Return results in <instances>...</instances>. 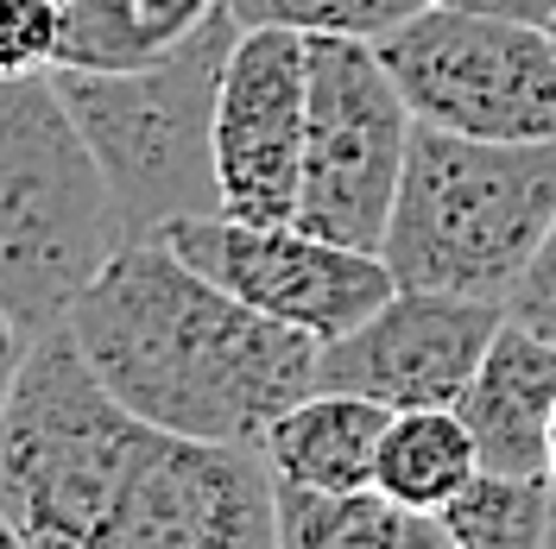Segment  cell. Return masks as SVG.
Returning a JSON list of instances; mask_svg holds the SVG:
<instances>
[{
  "mask_svg": "<svg viewBox=\"0 0 556 549\" xmlns=\"http://www.w3.org/2000/svg\"><path fill=\"white\" fill-rule=\"evenodd\" d=\"M64 329L102 385L152 430L253 443L316 385L323 342L197 272L165 234H134L96 284L70 304Z\"/></svg>",
  "mask_w": 556,
  "mask_h": 549,
  "instance_id": "1",
  "label": "cell"
},
{
  "mask_svg": "<svg viewBox=\"0 0 556 549\" xmlns=\"http://www.w3.org/2000/svg\"><path fill=\"white\" fill-rule=\"evenodd\" d=\"M556 221V139H475L412 127L380 259L412 291L513 304Z\"/></svg>",
  "mask_w": 556,
  "mask_h": 549,
  "instance_id": "2",
  "label": "cell"
},
{
  "mask_svg": "<svg viewBox=\"0 0 556 549\" xmlns=\"http://www.w3.org/2000/svg\"><path fill=\"white\" fill-rule=\"evenodd\" d=\"M159 430L134 417L64 322L38 329L0 411V512L26 549H108Z\"/></svg>",
  "mask_w": 556,
  "mask_h": 549,
  "instance_id": "3",
  "label": "cell"
},
{
  "mask_svg": "<svg viewBox=\"0 0 556 549\" xmlns=\"http://www.w3.org/2000/svg\"><path fill=\"white\" fill-rule=\"evenodd\" d=\"M235 38H241V20L222 0L203 26H190L172 51H159L146 64L51 69L58 95L76 114L89 152L102 158L108 190L134 234H159L184 215L222 208L215 102H222V69H228Z\"/></svg>",
  "mask_w": 556,
  "mask_h": 549,
  "instance_id": "4",
  "label": "cell"
},
{
  "mask_svg": "<svg viewBox=\"0 0 556 549\" xmlns=\"http://www.w3.org/2000/svg\"><path fill=\"white\" fill-rule=\"evenodd\" d=\"M127 241L134 228L58 76H0V309L33 335L58 329Z\"/></svg>",
  "mask_w": 556,
  "mask_h": 549,
  "instance_id": "5",
  "label": "cell"
},
{
  "mask_svg": "<svg viewBox=\"0 0 556 549\" xmlns=\"http://www.w3.org/2000/svg\"><path fill=\"white\" fill-rule=\"evenodd\" d=\"M374 44L417 120L475 139H556L551 26L424 0Z\"/></svg>",
  "mask_w": 556,
  "mask_h": 549,
  "instance_id": "6",
  "label": "cell"
},
{
  "mask_svg": "<svg viewBox=\"0 0 556 549\" xmlns=\"http://www.w3.org/2000/svg\"><path fill=\"white\" fill-rule=\"evenodd\" d=\"M417 114L399 95L374 38H311V127H304V183L298 221L329 241L380 253L392 196L405 177Z\"/></svg>",
  "mask_w": 556,
  "mask_h": 549,
  "instance_id": "7",
  "label": "cell"
},
{
  "mask_svg": "<svg viewBox=\"0 0 556 549\" xmlns=\"http://www.w3.org/2000/svg\"><path fill=\"white\" fill-rule=\"evenodd\" d=\"M159 234L222 291H235L241 304H253L260 316H273L311 342L348 335L399 291L380 253L329 241L304 221H247V215L215 208V215H184Z\"/></svg>",
  "mask_w": 556,
  "mask_h": 549,
  "instance_id": "8",
  "label": "cell"
},
{
  "mask_svg": "<svg viewBox=\"0 0 556 549\" xmlns=\"http://www.w3.org/2000/svg\"><path fill=\"white\" fill-rule=\"evenodd\" d=\"M304 127H311V38L291 26H241L215 102V177L228 215L298 221Z\"/></svg>",
  "mask_w": 556,
  "mask_h": 549,
  "instance_id": "9",
  "label": "cell"
},
{
  "mask_svg": "<svg viewBox=\"0 0 556 549\" xmlns=\"http://www.w3.org/2000/svg\"><path fill=\"white\" fill-rule=\"evenodd\" d=\"M500 322H506V304L399 284L367 322L323 342L316 385L361 392L386 411H437L468 392Z\"/></svg>",
  "mask_w": 556,
  "mask_h": 549,
  "instance_id": "10",
  "label": "cell"
},
{
  "mask_svg": "<svg viewBox=\"0 0 556 549\" xmlns=\"http://www.w3.org/2000/svg\"><path fill=\"white\" fill-rule=\"evenodd\" d=\"M108 549H278L273 468L253 443L159 430Z\"/></svg>",
  "mask_w": 556,
  "mask_h": 549,
  "instance_id": "11",
  "label": "cell"
},
{
  "mask_svg": "<svg viewBox=\"0 0 556 549\" xmlns=\"http://www.w3.org/2000/svg\"><path fill=\"white\" fill-rule=\"evenodd\" d=\"M481 468L500 474H551V417H556V342L525 329L519 316L500 322L486 342L468 392L455 398Z\"/></svg>",
  "mask_w": 556,
  "mask_h": 549,
  "instance_id": "12",
  "label": "cell"
},
{
  "mask_svg": "<svg viewBox=\"0 0 556 549\" xmlns=\"http://www.w3.org/2000/svg\"><path fill=\"white\" fill-rule=\"evenodd\" d=\"M392 411L342 392V385H311L291 411L273 417V430L260 436V455L285 486H374V461H380V436Z\"/></svg>",
  "mask_w": 556,
  "mask_h": 549,
  "instance_id": "13",
  "label": "cell"
},
{
  "mask_svg": "<svg viewBox=\"0 0 556 549\" xmlns=\"http://www.w3.org/2000/svg\"><path fill=\"white\" fill-rule=\"evenodd\" d=\"M278 493V549H450L430 512L399 506L380 486H285Z\"/></svg>",
  "mask_w": 556,
  "mask_h": 549,
  "instance_id": "14",
  "label": "cell"
},
{
  "mask_svg": "<svg viewBox=\"0 0 556 549\" xmlns=\"http://www.w3.org/2000/svg\"><path fill=\"white\" fill-rule=\"evenodd\" d=\"M481 474V448L468 436V423L455 405L437 411H392L380 436V461H374V486L392 493L412 512H443L462 486Z\"/></svg>",
  "mask_w": 556,
  "mask_h": 549,
  "instance_id": "15",
  "label": "cell"
},
{
  "mask_svg": "<svg viewBox=\"0 0 556 549\" xmlns=\"http://www.w3.org/2000/svg\"><path fill=\"white\" fill-rule=\"evenodd\" d=\"M222 0H64V64L121 69L172 51Z\"/></svg>",
  "mask_w": 556,
  "mask_h": 549,
  "instance_id": "16",
  "label": "cell"
},
{
  "mask_svg": "<svg viewBox=\"0 0 556 549\" xmlns=\"http://www.w3.org/2000/svg\"><path fill=\"white\" fill-rule=\"evenodd\" d=\"M437 524H443L450 549H544L551 474H500V468H481L437 512Z\"/></svg>",
  "mask_w": 556,
  "mask_h": 549,
  "instance_id": "17",
  "label": "cell"
},
{
  "mask_svg": "<svg viewBox=\"0 0 556 549\" xmlns=\"http://www.w3.org/2000/svg\"><path fill=\"white\" fill-rule=\"evenodd\" d=\"M424 0H228L241 26H291V33H342V38H380L399 20H412Z\"/></svg>",
  "mask_w": 556,
  "mask_h": 549,
  "instance_id": "18",
  "label": "cell"
},
{
  "mask_svg": "<svg viewBox=\"0 0 556 549\" xmlns=\"http://www.w3.org/2000/svg\"><path fill=\"white\" fill-rule=\"evenodd\" d=\"M64 64V0H0V76Z\"/></svg>",
  "mask_w": 556,
  "mask_h": 549,
  "instance_id": "19",
  "label": "cell"
},
{
  "mask_svg": "<svg viewBox=\"0 0 556 549\" xmlns=\"http://www.w3.org/2000/svg\"><path fill=\"white\" fill-rule=\"evenodd\" d=\"M506 316H519L525 329H538L544 342H556V221H551V234H544V246L531 253V266H525Z\"/></svg>",
  "mask_w": 556,
  "mask_h": 549,
  "instance_id": "20",
  "label": "cell"
},
{
  "mask_svg": "<svg viewBox=\"0 0 556 549\" xmlns=\"http://www.w3.org/2000/svg\"><path fill=\"white\" fill-rule=\"evenodd\" d=\"M26 347H33V329H20V322L0 309V411H7V392H13V379L26 367Z\"/></svg>",
  "mask_w": 556,
  "mask_h": 549,
  "instance_id": "21",
  "label": "cell"
},
{
  "mask_svg": "<svg viewBox=\"0 0 556 549\" xmlns=\"http://www.w3.org/2000/svg\"><path fill=\"white\" fill-rule=\"evenodd\" d=\"M443 7L500 13V20H531V26H551V20H556V0H443Z\"/></svg>",
  "mask_w": 556,
  "mask_h": 549,
  "instance_id": "22",
  "label": "cell"
},
{
  "mask_svg": "<svg viewBox=\"0 0 556 549\" xmlns=\"http://www.w3.org/2000/svg\"><path fill=\"white\" fill-rule=\"evenodd\" d=\"M0 544H13V549H26V537H20V524H13V518L0 512Z\"/></svg>",
  "mask_w": 556,
  "mask_h": 549,
  "instance_id": "23",
  "label": "cell"
},
{
  "mask_svg": "<svg viewBox=\"0 0 556 549\" xmlns=\"http://www.w3.org/2000/svg\"><path fill=\"white\" fill-rule=\"evenodd\" d=\"M551 474H556V417H551Z\"/></svg>",
  "mask_w": 556,
  "mask_h": 549,
  "instance_id": "24",
  "label": "cell"
},
{
  "mask_svg": "<svg viewBox=\"0 0 556 549\" xmlns=\"http://www.w3.org/2000/svg\"><path fill=\"white\" fill-rule=\"evenodd\" d=\"M551 38H556V20H551Z\"/></svg>",
  "mask_w": 556,
  "mask_h": 549,
  "instance_id": "25",
  "label": "cell"
}]
</instances>
